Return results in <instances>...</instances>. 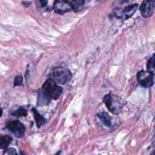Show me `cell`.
<instances>
[{
  "mask_svg": "<svg viewBox=\"0 0 155 155\" xmlns=\"http://www.w3.org/2000/svg\"><path fill=\"white\" fill-rule=\"evenodd\" d=\"M48 78L56 84L64 85L68 83L72 78L70 70L64 67H56L50 73Z\"/></svg>",
  "mask_w": 155,
  "mask_h": 155,
  "instance_id": "1",
  "label": "cell"
},
{
  "mask_svg": "<svg viewBox=\"0 0 155 155\" xmlns=\"http://www.w3.org/2000/svg\"><path fill=\"white\" fill-rule=\"evenodd\" d=\"M62 91L61 87L48 78L43 84L41 91L50 99L57 100L62 94Z\"/></svg>",
  "mask_w": 155,
  "mask_h": 155,
  "instance_id": "2",
  "label": "cell"
},
{
  "mask_svg": "<svg viewBox=\"0 0 155 155\" xmlns=\"http://www.w3.org/2000/svg\"><path fill=\"white\" fill-rule=\"evenodd\" d=\"M102 101L111 113L116 114L120 113L123 103L122 99L118 96L113 94L111 93H109L104 96Z\"/></svg>",
  "mask_w": 155,
  "mask_h": 155,
  "instance_id": "3",
  "label": "cell"
},
{
  "mask_svg": "<svg viewBox=\"0 0 155 155\" xmlns=\"http://www.w3.org/2000/svg\"><path fill=\"white\" fill-rule=\"evenodd\" d=\"M5 128L18 138L23 137L25 131V126L19 120L7 121L5 124Z\"/></svg>",
  "mask_w": 155,
  "mask_h": 155,
  "instance_id": "4",
  "label": "cell"
},
{
  "mask_svg": "<svg viewBox=\"0 0 155 155\" xmlns=\"http://www.w3.org/2000/svg\"><path fill=\"white\" fill-rule=\"evenodd\" d=\"M137 79L140 85L144 88H150L154 85V74L148 70H140L137 73Z\"/></svg>",
  "mask_w": 155,
  "mask_h": 155,
  "instance_id": "5",
  "label": "cell"
},
{
  "mask_svg": "<svg viewBox=\"0 0 155 155\" xmlns=\"http://www.w3.org/2000/svg\"><path fill=\"white\" fill-rule=\"evenodd\" d=\"M138 4H134L125 7L124 8L117 9L114 12L115 16L118 18L128 19L131 18L137 10Z\"/></svg>",
  "mask_w": 155,
  "mask_h": 155,
  "instance_id": "6",
  "label": "cell"
},
{
  "mask_svg": "<svg viewBox=\"0 0 155 155\" xmlns=\"http://www.w3.org/2000/svg\"><path fill=\"white\" fill-rule=\"evenodd\" d=\"M154 0H143L140 7L141 15L145 18L151 17L154 11Z\"/></svg>",
  "mask_w": 155,
  "mask_h": 155,
  "instance_id": "7",
  "label": "cell"
},
{
  "mask_svg": "<svg viewBox=\"0 0 155 155\" xmlns=\"http://www.w3.org/2000/svg\"><path fill=\"white\" fill-rule=\"evenodd\" d=\"M53 10L56 13L64 14L71 10L70 2L68 0H55Z\"/></svg>",
  "mask_w": 155,
  "mask_h": 155,
  "instance_id": "8",
  "label": "cell"
},
{
  "mask_svg": "<svg viewBox=\"0 0 155 155\" xmlns=\"http://www.w3.org/2000/svg\"><path fill=\"white\" fill-rule=\"evenodd\" d=\"M31 111L33 114V117L35 119L36 126L38 128H40L45 123L46 120L39 113H38V110L35 108H32Z\"/></svg>",
  "mask_w": 155,
  "mask_h": 155,
  "instance_id": "9",
  "label": "cell"
},
{
  "mask_svg": "<svg viewBox=\"0 0 155 155\" xmlns=\"http://www.w3.org/2000/svg\"><path fill=\"white\" fill-rule=\"evenodd\" d=\"M97 117L101 120V121L107 127L111 126V119L110 115L106 112H100L96 114Z\"/></svg>",
  "mask_w": 155,
  "mask_h": 155,
  "instance_id": "10",
  "label": "cell"
},
{
  "mask_svg": "<svg viewBox=\"0 0 155 155\" xmlns=\"http://www.w3.org/2000/svg\"><path fill=\"white\" fill-rule=\"evenodd\" d=\"M12 137L9 135L0 136V149H6L12 142Z\"/></svg>",
  "mask_w": 155,
  "mask_h": 155,
  "instance_id": "11",
  "label": "cell"
},
{
  "mask_svg": "<svg viewBox=\"0 0 155 155\" xmlns=\"http://www.w3.org/2000/svg\"><path fill=\"white\" fill-rule=\"evenodd\" d=\"M70 4L71 9H73L74 12H80L84 8L85 0H71Z\"/></svg>",
  "mask_w": 155,
  "mask_h": 155,
  "instance_id": "12",
  "label": "cell"
},
{
  "mask_svg": "<svg viewBox=\"0 0 155 155\" xmlns=\"http://www.w3.org/2000/svg\"><path fill=\"white\" fill-rule=\"evenodd\" d=\"M50 98L45 95L41 91L38 93V105H48L50 102Z\"/></svg>",
  "mask_w": 155,
  "mask_h": 155,
  "instance_id": "13",
  "label": "cell"
},
{
  "mask_svg": "<svg viewBox=\"0 0 155 155\" xmlns=\"http://www.w3.org/2000/svg\"><path fill=\"white\" fill-rule=\"evenodd\" d=\"M11 114L17 117H21V116L26 117L27 116V110L24 108L20 107L13 111L12 112H11Z\"/></svg>",
  "mask_w": 155,
  "mask_h": 155,
  "instance_id": "14",
  "label": "cell"
},
{
  "mask_svg": "<svg viewBox=\"0 0 155 155\" xmlns=\"http://www.w3.org/2000/svg\"><path fill=\"white\" fill-rule=\"evenodd\" d=\"M155 58H154V54L153 53L152 56L150 58L149 60L147 62V70L153 73L154 74V64H155Z\"/></svg>",
  "mask_w": 155,
  "mask_h": 155,
  "instance_id": "15",
  "label": "cell"
},
{
  "mask_svg": "<svg viewBox=\"0 0 155 155\" xmlns=\"http://www.w3.org/2000/svg\"><path fill=\"white\" fill-rule=\"evenodd\" d=\"M22 82H23L22 76L21 75H18V76H16L14 79L13 85H14V87L21 86L22 85Z\"/></svg>",
  "mask_w": 155,
  "mask_h": 155,
  "instance_id": "16",
  "label": "cell"
},
{
  "mask_svg": "<svg viewBox=\"0 0 155 155\" xmlns=\"http://www.w3.org/2000/svg\"><path fill=\"white\" fill-rule=\"evenodd\" d=\"M4 154H16L17 153L15 150V149L14 148H8V149H6L4 152Z\"/></svg>",
  "mask_w": 155,
  "mask_h": 155,
  "instance_id": "17",
  "label": "cell"
},
{
  "mask_svg": "<svg viewBox=\"0 0 155 155\" xmlns=\"http://www.w3.org/2000/svg\"><path fill=\"white\" fill-rule=\"evenodd\" d=\"M39 3V5L41 7H45L47 6V2H48V0H38Z\"/></svg>",
  "mask_w": 155,
  "mask_h": 155,
  "instance_id": "18",
  "label": "cell"
},
{
  "mask_svg": "<svg viewBox=\"0 0 155 155\" xmlns=\"http://www.w3.org/2000/svg\"><path fill=\"white\" fill-rule=\"evenodd\" d=\"M22 4H23L25 6H28V5L30 4V3H29L28 2H22Z\"/></svg>",
  "mask_w": 155,
  "mask_h": 155,
  "instance_id": "19",
  "label": "cell"
},
{
  "mask_svg": "<svg viewBox=\"0 0 155 155\" xmlns=\"http://www.w3.org/2000/svg\"><path fill=\"white\" fill-rule=\"evenodd\" d=\"M2 113H3V111H2V109L0 107V117H1V116L2 115Z\"/></svg>",
  "mask_w": 155,
  "mask_h": 155,
  "instance_id": "20",
  "label": "cell"
}]
</instances>
